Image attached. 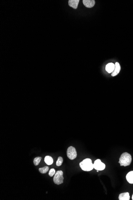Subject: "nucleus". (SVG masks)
Segmentation results:
<instances>
[{
  "instance_id": "obj_1",
  "label": "nucleus",
  "mask_w": 133,
  "mask_h": 200,
  "mask_svg": "<svg viewBox=\"0 0 133 200\" xmlns=\"http://www.w3.org/2000/svg\"><path fill=\"white\" fill-rule=\"evenodd\" d=\"M132 161V158L131 155L127 152H125L121 155L118 163L120 164V166L126 167L130 165Z\"/></svg>"
},
{
  "instance_id": "obj_2",
  "label": "nucleus",
  "mask_w": 133,
  "mask_h": 200,
  "mask_svg": "<svg viewBox=\"0 0 133 200\" xmlns=\"http://www.w3.org/2000/svg\"><path fill=\"white\" fill-rule=\"evenodd\" d=\"M79 165L82 170L85 171H89L94 169V165L90 159H85L79 163Z\"/></svg>"
},
{
  "instance_id": "obj_3",
  "label": "nucleus",
  "mask_w": 133,
  "mask_h": 200,
  "mask_svg": "<svg viewBox=\"0 0 133 200\" xmlns=\"http://www.w3.org/2000/svg\"><path fill=\"white\" fill-rule=\"evenodd\" d=\"M63 172L62 171H58L55 174L53 180L55 184L59 185L63 183L64 178Z\"/></svg>"
},
{
  "instance_id": "obj_4",
  "label": "nucleus",
  "mask_w": 133,
  "mask_h": 200,
  "mask_svg": "<svg viewBox=\"0 0 133 200\" xmlns=\"http://www.w3.org/2000/svg\"><path fill=\"white\" fill-rule=\"evenodd\" d=\"M67 154V157L71 160H73L77 157V153L76 149L72 146H70L68 148Z\"/></svg>"
},
{
  "instance_id": "obj_5",
  "label": "nucleus",
  "mask_w": 133,
  "mask_h": 200,
  "mask_svg": "<svg viewBox=\"0 0 133 200\" xmlns=\"http://www.w3.org/2000/svg\"><path fill=\"white\" fill-rule=\"evenodd\" d=\"M94 168L96 170L98 171H102L105 169V164L102 162H101V160L99 159H98L94 161Z\"/></svg>"
},
{
  "instance_id": "obj_6",
  "label": "nucleus",
  "mask_w": 133,
  "mask_h": 200,
  "mask_svg": "<svg viewBox=\"0 0 133 200\" xmlns=\"http://www.w3.org/2000/svg\"><path fill=\"white\" fill-rule=\"evenodd\" d=\"M83 2L85 6L89 8L93 7L95 3L94 0H83Z\"/></svg>"
},
{
  "instance_id": "obj_7",
  "label": "nucleus",
  "mask_w": 133,
  "mask_h": 200,
  "mask_svg": "<svg viewBox=\"0 0 133 200\" xmlns=\"http://www.w3.org/2000/svg\"><path fill=\"white\" fill-rule=\"evenodd\" d=\"M115 66V69H114V71L112 73V76H115L118 74L121 69V67H120V65L119 63L118 62L116 63Z\"/></svg>"
},
{
  "instance_id": "obj_8",
  "label": "nucleus",
  "mask_w": 133,
  "mask_h": 200,
  "mask_svg": "<svg viewBox=\"0 0 133 200\" xmlns=\"http://www.w3.org/2000/svg\"><path fill=\"white\" fill-rule=\"evenodd\" d=\"M79 1V0H69L68 1L69 5L74 9H77Z\"/></svg>"
},
{
  "instance_id": "obj_9",
  "label": "nucleus",
  "mask_w": 133,
  "mask_h": 200,
  "mask_svg": "<svg viewBox=\"0 0 133 200\" xmlns=\"http://www.w3.org/2000/svg\"><path fill=\"white\" fill-rule=\"evenodd\" d=\"M115 66L113 63H110L107 64L106 67V70L109 73H112L114 71Z\"/></svg>"
},
{
  "instance_id": "obj_10",
  "label": "nucleus",
  "mask_w": 133,
  "mask_h": 200,
  "mask_svg": "<svg viewBox=\"0 0 133 200\" xmlns=\"http://www.w3.org/2000/svg\"><path fill=\"white\" fill-rule=\"evenodd\" d=\"M130 196L128 192L121 193L119 196L120 200H129L130 199Z\"/></svg>"
},
{
  "instance_id": "obj_11",
  "label": "nucleus",
  "mask_w": 133,
  "mask_h": 200,
  "mask_svg": "<svg viewBox=\"0 0 133 200\" xmlns=\"http://www.w3.org/2000/svg\"><path fill=\"white\" fill-rule=\"evenodd\" d=\"M126 179L130 184H133V171H131L127 174Z\"/></svg>"
},
{
  "instance_id": "obj_12",
  "label": "nucleus",
  "mask_w": 133,
  "mask_h": 200,
  "mask_svg": "<svg viewBox=\"0 0 133 200\" xmlns=\"http://www.w3.org/2000/svg\"><path fill=\"white\" fill-rule=\"evenodd\" d=\"M44 161L47 165H51L53 164V159L49 156H45L44 159Z\"/></svg>"
},
{
  "instance_id": "obj_13",
  "label": "nucleus",
  "mask_w": 133,
  "mask_h": 200,
  "mask_svg": "<svg viewBox=\"0 0 133 200\" xmlns=\"http://www.w3.org/2000/svg\"><path fill=\"white\" fill-rule=\"evenodd\" d=\"M49 170V167H45L42 168H40L39 169V171L41 173L45 174L47 173Z\"/></svg>"
},
{
  "instance_id": "obj_14",
  "label": "nucleus",
  "mask_w": 133,
  "mask_h": 200,
  "mask_svg": "<svg viewBox=\"0 0 133 200\" xmlns=\"http://www.w3.org/2000/svg\"><path fill=\"white\" fill-rule=\"evenodd\" d=\"M41 159H42L41 157H36L34 160V165L36 166L38 165L40 163Z\"/></svg>"
},
{
  "instance_id": "obj_15",
  "label": "nucleus",
  "mask_w": 133,
  "mask_h": 200,
  "mask_svg": "<svg viewBox=\"0 0 133 200\" xmlns=\"http://www.w3.org/2000/svg\"><path fill=\"white\" fill-rule=\"evenodd\" d=\"M63 162V159L62 157H59L57 159V161L56 162V165L57 166H60L62 164Z\"/></svg>"
},
{
  "instance_id": "obj_16",
  "label": "nucleus",
  "mask_w": 133,
  "mask_h": 200,
  "mask_svg": "<svg viewBox=\"0 0 133 200\" xmlns=\"http://www.w3.org/2000/svg\"><path fill=\"white\" fill-rule=\"evenodd\" d=\"M55 169H51L49 171V175L51 177H53L55 174Z\"/></svg>"
},
{
  "instance_id": "obj_17",
  "label": "nucleus",
  "mask_w": 133,
  "mask_h": 200,
  "mask_svg": "<svg viewBox=\"0 0 133 200\" xmlns=\"http://www.w3.org/2000/svg\"><path fill=\"white\" fill-rule=\"evenodd\" d=\"M132 200H133V195H132Z\"/></svg>"
}]
</instances>
